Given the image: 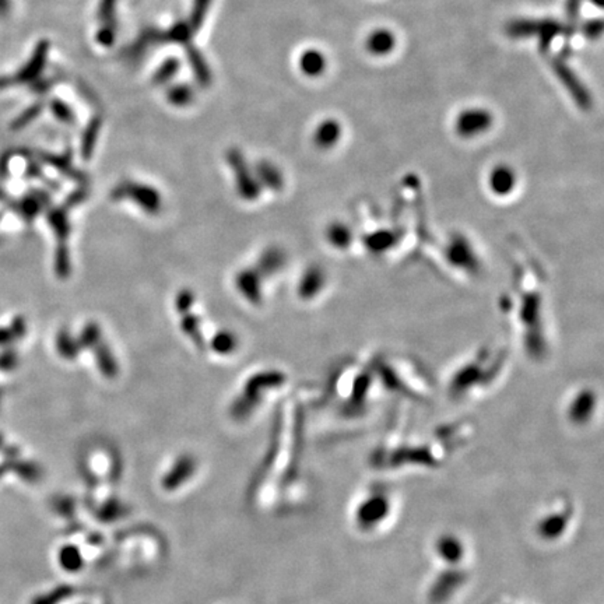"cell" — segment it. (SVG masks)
<instances>
[{
  "instance_id": "obj_39",
  "label": "cell",
  "mask_w": 604,
  "mask_h": 604,
  "mask_svg": "<svg viewBox=\"0 0 604 604\" xmlns=\"http://www.w3.org/2000/svg\"><path fill=\"white\" fill-rule=\"evenodd\" d=\"M14 332H9V331H5V329H0V344H5V343H8L9 340H12L13 338H14Z\"/></svg>"
},
{
  "instance_id": "obj_12",
  "label": "cell",
  "mask_w": 604,
  "mask_h": 604,
  "mask_svg": "<svg viewBox=\"0 0 604 604\" xmlns=\"http://www.w3.org/2000/svg\"><path fill=\"white\" fill-rule=\"evenodd\" d=\"M286 263H287L286 252L282 248L270 246L260 255L255 269L263 279L267 276H273V274L283 270Z\"/></svg>"
},
{
  "instance_id": "obj_14",
  "label": "cell",
  "mask_w": 604,
  "mask_h": 604,
  "mask_svg": "<svg viewBox=\"0 0 604 604\" xmlns=\"http://www.w3.org/2000/svg\"><path fill=\"white\" fill-rule=\"evenodd\" d=\"M157 43H162V31L153 27H147L139 34L137 39L126 49L125 52L126 58L132 62H136L151 46H155Z\"/></svg>"
},
{
  "instance_id": "obj_32",
  "label": "cell",
  "mask_w": 604,
  "mask_h": 604,
  "mask_svg": "<svg viewBox=\"0 0 604 604\" xmlns=\"http://www.w3.org/2000/svg\"><path fill=\"white\" fill-rule=\"evenodd\" d=\"M117 5L118 0H99L98 5V20L99 24H117Z\"/></svg>"
},
{
  "instance_id": "obj_33",
  "label": "cell",
  "mask_w": 604,
  "mask_h": 604,
  "mask_svg": "<svg viewBox=\"0 0 604 604\" xmlns=\"http://www.w3.org/2000/svg\"><path fill=\"white\" fill-rule=\"evenodd\" d=\"M55 267L61 277H66L70 274V253L66 245H59L57 251V259H55Z\"/></svg>"
},
{
  "instance_id": "obj_25",
  "label": "cell",
  "mask_w": 604,
  "mask_h": 604,
  "mask_svg": "<svg viewBox=\"0 0 604 604\" xmlns=\"http://www.w3.org/2000/svg\"><path fill=\"white\" fill-rule=\"evenodd\" d=\"M210 347L217 354L228 355L238 349V338L235 333L228 331V329H223V331L217 332L213 336L210 342Z\"/></svg>"
},
{
  "instance_id": "obj_30",
  "label": "cell",
  "mask_w": 604,
  "mask_h": 604,
  "mask_svg": "<svg viewBox=\"0 0 604 604\" xmlns=\"http://www.w3.org/2000/svg\"><path fill=\"white\" fill-rule=\"evenodd\" d=\"M210 5H211V0H193L191 16L186 20L189 23L191 28L193 30V32H197L203 27L206 16H207L208 9H210Z\"/></svg>"
},
{
  "instance_id": "obj_26",
  "label": "cell",
  "mask_w": 604,
  "mask_h": 604,
  "mask_svg": "<svg viewBox=\"0 0 604 604\" xmlns=\"http://www.w3.org/2000/svg\"><path fill=\"white\" fill-rule=\"evenodd\" d=\"M166 97L171 105L178 106V108H184L193 101L195 90L185 83H178V84L170 86L167 88Z\"/></svg>"
},
{
  "instance_id": "obj_40",
  "label": "cell",
  "mask_w": 604,
  "mask_h": 604,
  "mask_svg": "<svg viewBox=\"0 0 604 604\" xmlns=\"http://www.w3.org/2000/svg\"><path fill=\"white\" fill-rule=\"evenodd\" d=\"M8 8H9L8 0H0V13H5L8 10Z\"/></svg>"
},
{
  "instance_id": "obj_15",
  "label": "cell",
  "mask_w": 604,
  "mask_h": 604,
  "mask_svg": "<svg viewBox=\"0 0 604 604\" xmlns=\"http://www.w3.org/2000/svg\"><path fill=\"white\" fill-rule=\"evenodd\" d=\"M256 179L260 186H266L273 192H282L284 188V177L273 162L262 159L256 164Z\"/></svg>"
},
{
  "instance_id": "obj_24",
  "label": "cell",
  "mask_w": 604,
  "mask_h": 604,
  "mask_svg": "<svg viewBox=\"0 0 604 604\" xmlns=\"http://www.w3.org/2000/svg\"><path fill=\"white\" fill-rule=\"evenodd\" d=\"M49 224L59 240V245H66L70 234V223L66 208H55L48 215Z\"/></svg>"
},
{
  "instance_id": "obj_2",
  "label": "cell",
  "mask_w": 604,
  "mask_h": 604,
  "mask_svg": "<svg viewBox=\"0 0 604 604\" xmlns=\"http://www.w3.org/2000/svg\"><path fill=\"white\" fill-rule=\"evenodd\" d=\"M111 199L115 202L121 200H132L136 206H139L143 211L150 215H155L162 208V197L161 193L146 184L125 179L119 182L111 192Z\"/></svg>"
},
{
  "instance_id": "obj_34",
  "label": "cell",
  "mask_w": 604,
  "mask_h": 604,
  "mask_svg": "<svg viewBox=\"0 0 604 604\" xmlns=\"http://www.w3.org/2000/svg\"><path fill=\"white\" fill-rule=\"evenodd\" d=\"M117 28H118V26L99 24V28L95 34L97 42L105 48L113 46L115 43V39H117Z\"/></svg>"
},
{
  "instance_id": "obj_8",
  "label": "cell",
  "mask_w": 604,
  "mask_h": 604,
  "mask_svg": "<svg viewBox=\"0 0 604 604\" xmlns=\"http://www.w3.org/2000/svg\"><path fill=\"white\" fill-rule=\"evenodd\" d=\"M49 52V42L48 41H39L35 46V50L32 52V57L26 64V66L13 77L9 80H0V87H6L13 83H34L39 79V75L42 73Z\"/></svg>"
},
{
  "instance_id": "obj_23",
  "label": "cell",
  "mask_w": 604,
  "mask_h": 604,
  "mask_svg": "<svg viewBox=\"0 0 604 604\" xmlns=\"http://www.w3.org/2000/svg\"><path fill=\"white\" fill-rule=\"evenodd\" d=\"M181 329H182V332L193 342V344L199 350H204L206 349V342H204L203 332H202L200 319L195 313L186 312V313L182 315Z\"/></svg>"
},
{
  "instance_id": "obj_22",
  "label": "cell",
  "mask_w": 604,
  "mask_h": 604,
  "mask_svg": "<svg viewBox=\"0 0 604 604\" xmlns=\"http://www.w3.org/2000/svg\"><path fill=\"white\" fill-rule=\"evenodd\" d=\"M193 30L191 28L189 23L185 20L174 23L167 31H162V43H178V45H191Z\"/></svg>"
},
{
  "instance_id": "obj_3",
  "label": "cell",
  "mask_w": 604,
  "mask_h": 604,
  "mask_svg": "<svg viewBox=\"0 0 604 604\" xmlns=\"http://www.w3.org/2000/svg\"><path fill=\"white\" fill-rule=\"evenodd\" d=\"M447 246V259L451 260L452 267H459L458 270L467 276H476L481 271V260L476 253L474 245L463 234H452Z\"/></svg>"
},
{
  "instance_id": "obj_28",
  "label": "cell",
  "mask_w": 604,
  "mask_h": 604,
  "mask_svg": "<svg viewBox=\"0 0 604 604\" xmlns=\"http://www.w3.org/2000/svg\"><path fill=\"white\" fill-rule=\"evenodd\" d=\"M179 69H181V62L177 58H168V59L164 61L158 66V69L154 72L151 81L155 86L167 84L168 81H171L177 76Z\"/></svg>"
},
{
  "instance_id": "obj_20",
  "label": "cell",
  "mask_w": 604,
  "mask_h": 604,
  "mask_svg": "<svg viewBox=\"0 0 604 604\" xmlns=\"http://www.w3.org/2000/svg\"><path fill=\"white\" fill-rule=\"evenodd\" d=\"M43 161H46L49 166H52L55 170H58L61 174L79 181V182H84L86 175L83 173H80L79 170H76L73 167L72 162V153H66L64 155H53V154H43L42 155Z\"/></svg>"
},
{
  "instance_id": "obj_21",
  "label": "cell",
  "mask_w": 604,
  "mask_h": 604,
  "mask_svg": "<svg viewBox=\"0 0 604 604\" xmlns=\"http://www.w3.org/2000/svg\"><path fill=\"white\" fill-rule=\"evenodd\" d=\"M101 128H102V118L101 117L95 115L88 121V124L83 132V136H81V148H80L81 157L84 161H88L91 158V155L95 150V144H97Z\"/></svg>"
},
{
  "instance_id": "obj_5",
  "label": "cell",
  "mask_w": 604,
  "mask_h": 604,
  "mask_svg": "<svg viewBox=\"0 0 604 604\" xmlns=\"http://www.w3.org/2000/svg\"><path fill=\"white\" fill-rule=\"evenodd\" d=\"M597 406L598 396L596 391L589 387H581L569 396L565 413L572 424L581 425L589 422L593 418Z\"/></svg>"
},
{
  "instance_id": "obj_1",
  "label": "cell",
  "mask_w": 604,
  "mask_h": 604,
  "mask_svg": "<svg viewBox=\"0 0 604 604\" xmlns=\"http://www.w3.org/2000/svg\"><path fill=\"white\" fill-rule=\"evenodd\" d=\"M286 375L277 369H267L253 373L241 391V395L233 405V414L235 417L248 416L263 399L266 391L276 389L284 385Z\"/></svg>"
},
{
  "instance_id": "obj_18",
  "label": "cell",
  "mask_w": 604,
  "mask_h": 604,
  "mask_svg": "<svg viewBox=\"0 0 604 604\" xmlns=\"http://www.w3.org/2000/svg\"><path fill=\"white\" fill-rule=\"evenodd\" d=\"M94 357H95V362L97 367L99 369V372L105 376L113 379L119 373V365L118 361L115 360V355L113 353V350L108 347V344L102 340L99 342L94 349Z\"/></svg>"
},
{
  "instance_id": "obj_13",
  "label": "cell",
  "mask_w": 604,
  "mask_h": 604,
  "mask_svg": "<svg viewBox=\"0 0 604 604\" xmlns=\"http://www.w3.org/2000/svg\"><path fill=\"white\" fill-rule=\"evenodd\" d=\"M396 46V37L387 28H378L372 31L365 41L367 50L373 57H385Z\"/></svg>"
},
{
  "instance_id": "obj_6",
  "label": "cell",
  "mask_w": 604,
  "mask_h": 604,
  "mask_svg": "<svg viewBox=\"0 0 604 604\" xmlns=\"http://www.w3.org/2000/svg\"><path fill=\"white\" fill-rule=\"evenodd\" d=\"M487 188L496 199H508L518 189V174L507 164H500L488 173Z\"/></svg>"
},
{
  "instance_id": "obj_31",
  "label": "cell",
  "mask_w": 604,
  "mask_h": 604,
  "mask_svg": "<svg viewBox=\"0 0 604 604\" xmlns=\"http://www.w3.org/2000/svg\"><path fill=\"white\" fill-rule=\"evenodd\" d=\"M49 108H50L53 117L57 118L58 121H61L62 124H66L70 126H73L76 124V115L73 113V109L62 99H59V98L52 99L49 104Z\"/></svg>"
},
{
  "instance_id": "obj_4",
  "label": "cell",
  "mask_w": 604,
  "mask_h": 604,
  "mask_svg": "<svg viewBox=\"0 0 604 604\" xmlns=\"http://www.w3.org/2000/svg\"><path fill=\"white\" fill-rule=\"evenodd\" d=\"M227 161L235 175V184L240 196L248 202L256 200L262 193V186L249 170L241 150L230 148L227 151Z\"/></svg>"
},
{
  "instance_id": "obj_9",
  "label": "cell",
  "mask_w": 604,
  "mask_h": 604,
  "mask_svg": "<svg viewBox=\"0 0 604 604\" xmlns=\"http://www.w3.org/2000/svg\"><path fill=\"white\" fill-rule=\"evenodd\" d=\"M324 240L335 251L350 252L358 244V235L353 226L343 220H333L324 228Z\"/></svg>"
},
{
  "instance_id": "obj_27",
  "label": "cell",
  "mask_w": 604,
  "mask_h": 604,
  "mask_svg": "<svg viewBox=\"0 0 604 604\" xmlns=\"http://www.w3.org/2000/svg\"><path fill=\"white\" fill-rule=\"evenodd\" d=\"M57 349L59 354L69 361H73L77 358V355L81 353V347L79 344V340H76L68 331H61L57 338Z\"/></svg>"
},
{
  "instance_id": "obj_17",
  "label": "cell",
  "mask_w": 604,
  "mask_h": 604,
  "mask_svg": "<svg viewBox=\"0 0 604 604\" xmlns=\"http://www.w3.org/2000/svg\"><path fill=\"white\" fill-rule=\"evenodd\" d=\"M185 52H186V58H188V62L192 68V72L195 75L196 81L202 87L210 86L213 76H211V70H210L206 59L203 58L202 52L196 46H193L192 43L185 46Z\"/></svg>"
},
{
  "instance_id": "obj_10",
  "label": "cell",
  "mask_w": 604,
  "mask_h": 604,
  "mask_svg": "<svg viewBox=\"0 0 604 604\" xmlns=\"http://www.w3.org/2000/svg\"><path fill=\"white\" fill-rule=\"evenodd\" d=\"M327 286V273L319 264H309L301 274L297 294L304 301H311L322 294Z\"/></svg>"
},
{
  "instance_id": "obj_37",
  "label": "cell",
  "mask_w": 604,
  "mask_h": 604,
  "mask_svg": "<svg viewBox=\"0 0 604 604\" xmlns=\"http://www.w3.org/2000/svg\"><path fill=\"white\" fill-rule=\"evenodd\" d=\"M39 208H41V202L38 197H34V196L27 197L21 204V211L27 218L35 217L39 213Z\"/></svg>"
},
{
  "instance_id": "obj_36",
  "label": "cell",
  "mask_w": 604,
  "mask_h": 604,
  "mask_svg": "<svg viewBox=\"0 0 604 604\" xmlns=\"http://www.w3.org/2000/svg\"><path fill=\"white\" fill-rule=\"evenodd\" d=\"M42 108H43V105L41 104V102H38V104H34V105H31L30 108H27L26 111L14 121V124H13V129H23L24 126H27L31 121H34V119H37L38 117H39V114L42 113Z\"/></svg>"
},
{
  "instance_id": "obj_11",
  "label": "cell",
  "mask_w": 604,
  "mask_h": 604,
  "mask_svg": "<svg viewBox=\"0 0 604 604\" xmlns=\"http://www.w3.org/2000/svg\"><path fill=\"white\" fill-rule=\"evenodd\" d=\"M235 286L241 295L248 300L252 305H262V276L255 267H248L241 270L235 277Z\"/></svg>"
},
{
  "instance_id": "obj_19",
  "label": "cell",
  "mask_w": 604,
  "mask_h": 604,
  "mask_svg": "<svg viewBox=\"0 0 604 604\" xmlns=\"http://www.w3.org/2000/svg\"><path fill=\"white\" fill-rule=\"evenodd\" d=\"M298 66L305 76L318 77L320 76L327 66L326 57L318 49H306L298 61Z\"/></svg>"
},
{
  "instance_id": "obj_35",
  "label": "cell",
  "mask_w": 604,
  "mask_h": 604,
  "mask_svg": "<svg viewBox=\"0 0 604 604\" xmlns=\"http://www.w3.org/2000/svg\"><path fill=\"white\" fill-rule=\"evenodd\" d=\"M195 304V293L189 289H184L181 290L177 295H175V309L178 313L184 315L186 312H191L192 306Z\"/></svg>"
},
{
  "instance_id": "obj_7",
  "label": "cell",
  "mask_w": 604,
  "mask_h": 604,
  "mask_svg": "<svg viewBox=\"0 0 604 604\" xmlns=\"http://www.w3.org/2000/svg\"><path fill=\"white\" fill-rule=\"evenodd\" d=\"M492 124V115L481 108H471L463 111L455 124V129L459 136L471 139L483 135L489 129Z\"/></svg>"
},
{
  "instance_id": "obj_38",
  "label": "cell",
  "mask_w": 604,
  "mask_h": 604,
  "mask_svg": "<svg viewBox=\"0 0 604 604\" xmlns=\"http://www.w3.org/2000/svg\"><path fill=\"white\" fill-rule=\"evenodd\" d=\"M34 83H35V84L32 86V88L35 90V92H41V94L49 91V88H50L52 84H53L52 80H45V79H43V80L38 79V80H35Z\"/></svg>"
},
{
  "instance_id": "obj_16",
  "label": "cell",
  "mask_w": 604,
  "mask_h": 604,
  "mask_svg": "<svg viewBox=\"0 0 604 604\" xmlns=\"http://www.w3.org/2000/svg\"><path fill=\"white\" fill-rule=\"evenodd\" d=\"M342 137V126L338 121L326 119L315 130L313 143L320 150H329L335 147Z\"/></svg>"
},
{
  "instance_id": "obj_29",
  "label": "cell",
  "mask_w": 604,
  "mask_h": 604,
  "mask_svg": "<svg viewBox=\"0 0 604 604\" xmlns=\"http://www.w3.org/2000/svg\"><path fill=\"white\" fill-rule=\"evenodd\" d=\"M77 340L81 350L83 349L92 350L99 342H102V329L97 322H88L83 327V331Z\"/></svg>"
}]
</instances>
